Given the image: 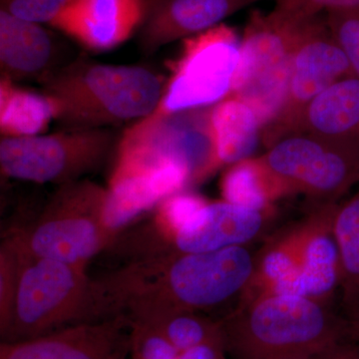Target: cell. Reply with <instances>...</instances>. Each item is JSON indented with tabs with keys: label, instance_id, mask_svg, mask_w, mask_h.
Returning a JSON list of instances; mask_svg holds the SVG:
<instances>
[{
	"label": "cell",
	"instance_id": "6da1fadb",
	"mask_svg": "<svg viewBox=\"0 0 359 359\" xmlns=\"http://www.w3.org/2000/svg\"><path fill=\"white\" fill-rule=\"evenodd\" d=\"M255 254L245 245L209 252H168L127 262L94 280L97 320L124 316L134 323L214 309L247 287Z\"/></svg>",
	"mask_w": 359,
	"mask_h": 359
},
{
	"label": "cell",
	"instance_id": "7a4b0ae2",
	"mask_svg": "<svg viewBox=\"0 0 359 359\" xmlns=\"http://www.w3.org/2000/svg\"><path fill=\"white\" fill-rule=\"evenodd\" d=\"M330 304L287 294L238 302L219 320L226 353L231 359H309L330 353L351 341L346 318Z\"/></svg>",
	"mask_w": 359,
	"mask_h": 359
},
{
	"label": "cell",
	"instance_id": "3957f363",
	"mask_svg": "<svg viewBox=\"0 0 359 359\" xmlns=\"http://www.w3.org/2000/svg\"><path fill=\"white\" fill-rule=\"evenodd\" d=\"M41 84L53 104L54 120L65 130L139 121L157 109L165 87L148 68L88 60L60 66Z\"/></svg>",
	"mask_w": 359,
	"mask_h": 359
},
{
	"label": "cell",
	"instance_id": "277c9868",
	"mask_svg": "<svg viewBox=\"0 0 359 359\" xmlns=\"http://www.w3.org/2000/svg\"><path fill=\"white\" fill-rule=\"evenodd\" d=\"M107 188L87 179L58 186L37 216L6 233L21 259H51L87 266L114 240L104 224Z\"/></svg>",
	"mask_w": 359,
	"mask_h": 359
},
{
	"label": "cell",
	"instance_id": "5b68a950",
	"mask_svg": "<svg viewBox=\"0 0 359 359\" xmlns=\"http://www.w3.org/2000/svg\"><path fill=\"white\" fill-rule=\"evenodd\" d=\"M212 106L152 113L135 122L116 145L110 177L178 165L190 175L192 186L204 182L222 167L212 126Z\"/></svg>",
	"mask_w": 359,
	"mask_h": 359
},
{
	"label": "cell",
	"instance_id": "8992f818",
	"mask_svg": "<svg viewBox=\"0 0 359 359\" xmlns=\"http://www.w3.org/2000/svg\"><path fill=\"white\" fill-rule=\"evenodd\" d=\"M20 261L15 306L1 342L33 339L97 321L94 278L87 273V266L51 259Z\"/></svg>",
	"mask_w": 359,
	"mask_h": 359
},
{
	"label": "cell",
	"instance_id": "52a82bcc",
	"mask_svg": "<svg viewBox=\"0 0 359 359\" xmlns=\"http://www.w3.org/2000/svg\"><path fill=\"white\" fill-rule=\"evenodd\" d=\"M304 21L290 20L273 11H255L245 25L229 95L249 104L263 128L282 109L292 51Z\"/></svg>",
	"mask_w": 359,
	"mask_h": 359
},
{
	"label": "cell",
	"instance_id": "ba28073f",
	"mask_svg": "<svg viewBox=\"0 0 359 359\" xmlns=\"http://www.w3.org/2000/svg\"><path fill=\"white\" fill-rule=\"evenodd\" d=\"M262 158L290 195L302 194L318 204L339 202L359 183V139L290 134Z\"/></svg>",
	"mask_w": 359,
	"mask_h": 359
},
{
	"label": "cell",
	"instance_id": "9c48e42d",
	"mask_svg": "<svg viewBox=\"0 0 359 359\" xmlns=\"http://www.w3.org/2000/svg\"><path fill=\"white\" fill-rule=\"evenodd\" d=\"M240 44L235 28L224 23L182 40L179 53L167 63L170 76L153 113L210 107L226 98L237 69Z\"/></svg>",
	"mask_w": 359,
	"mask_h": 359
},
{
	"label": "cell",
	"instance_id": "30bf717a",
	"mask_svg": "<svg viewBox=\"0 0 359 359\" xmlns=\"http://www.w3.org/2000/svg\"><path fill=\"white\" fill-rule=\"evenodd\" d=\"M114 147L106 128L1 138L0 169L6 178L61 186L96 171Z\"/></svg>",
	"mask_w": 359,
	"mask_h": 359
},
{
	"label": "cell",
	"instance_id": "8fae6325",
	"mask_svg": "<svg viewBox=\"0 0 359 359\" xmlns=\"http://www.w3.org/2000/svg\"><path fill=\"white\" fill-rule=\"evenodd\" d=\"M351 76V65L328 28L325 14L304 21L292 51L282 109L262 130L264 147L294 134L309 104L335 82Z\"/></svg>",
	"mask_w": 359,
	"mask_h": 359
},
{
	"label": "cell",
	"instance_id": "7c38bea8",
	"mask_svg": "<svg viewBox=\"0 0 359 359\" xmlns=\"http://www.w3.org/2000/svg\"><path fill=\"white\" fill-rule=\"evenodd\" d=\"M131 323L118 316L61 328L33 339L1 342L0 359H128Z\"/></svg>",
	"mask_w": 359,
	"mask_h": 359
},
{
	"label": "cell",
	"instance_id": "4fadbf2b",
	"mask_svg": "<svg viewBox=\"0 0 359 359\" xmlns=\"http://www.w3.org/2000/svg\"><path fill=\"white\" fill-rule=\"evenodd\" d=\"M149 0H66L48 25L93 52L110 51L140 30Z\"/></svg>",
	"mask_w": 359,
	"mask_h": 359
},
{
	"label": "cell",
	"instance_id": "5bb4252c",
	"mask_svg": "<svg viewBox=\"0 0 359 359\" xmlns=\"http://www.w3.org/2000/svg\"><path fill=\"white\" fill-rule=\"evenodd\" d=\"M271 216V212L247 209L224 200L209 202L155 255L209 252L247 245L266 230Z\"/></svg>",
	"mask_w": 359,
	"mask_h": 359
},
{
	"label": "cell",
	"instance_id": "9a60e30c",
	"mask_svg": "<svg viewBox=\"0 0 359 359\" xmlns=\"http://www.w3.org/2000/svg\"><path fill=\"white\" fill-rule=\"evenodd\" d=\"M262 0H149L139 46L152 54L165 45L207 32Z\"/></svg>",
	"mask_w": 359,
	"mask_h": 359
},
{
	"label": "cell",
	"instance_id": "2e32d148",
	"mask_svg": "<svg viewBox=\"0 0 359 359\" xmlns=\"http://www.w3.org/2000/svg\"><path fill=\"white\" fill-rule=\"evenodd\" d=\"M190 187V175L178 165L109 178L104 210L108 233L115 241L135 219L154 210L169 196Z\"/></svg>",
	"mask_w": 359,
	"mask_h": 359
},
{
	"label": "cell",
	"instance_id": "e0dca14e",
	"mask_svg": "<svg viewBox=\"0 0 359 359\" xmlns=\"http://www.w3.org/2000/svg\"><path fill=\"white\" fill-rule=\"evenodd\" d=\"M57 41L40 23L0 9L1 77L14 82L37 80L40 83L60 67Z\"/></svg>",
	"mask_w": 359,
	"mask_h": 359
},
{
	"label": "cell",
	"instance_id": "ac0fdd59",
	"mask_svg": "<svg viewBox=\"0 0 359 359\" xmlns=\"http://www.w3.org/2000/svg\"><path fill=\"white\" fill-rule=\"evenodd\" d=\"M337 203L318 204L306 216L308 228L301 252L299 283L304 297L330 304L339 290V252L332 233Z\"/></svg>",
	"mask_w": 359,
	"mask_h": 359
},
{
	"label": "cell",
	"instance_id": "d6986e66",
	"mask_svg": "<svg viewBox=\"0 0 359 359\" xmlns=\"http://www.w3.org/2000/svg\"><path fill=\"white\" fill-rule=\"evenodd\" d=\"M294 133L359 139V78H344L316 97L302 114Z\"/></svg>",
	"mask_w": 359,
	"mask_h": 359
},
{
	"label": "cell",
	"instance_id": "ffe728a7",
	"mask_svg": "<svg viewBox=\"0 0 359 359\" xmlns=\"http://www.w3.org/2000/svg\"><path fill=\"white\" fill-rule=\"evenodd\" d=\"M306 217L269 238L255 254V266L240 302L271 294L278 283L299 273L302 243L306 237Z\"/></svg>",
	"mask_w": 359,
	"mask_h": 359
},
{
	"label": "cell",
	"instance_id": "44dd1931",
	"mask_svg": "<svg viewBox=\"0 0 359 359\" xmlns=\"http://www.w3.org/2000/svg\"><path fill=\"white\" fill-rule=\"evenodd\" d=\"M211 118L221 166L250 158L262 140L263 125L249 104L228 95L212 106Z\"/></svg>",
	"mask_w": 359,
	"mask_h": 359
},
{
	"label": "cell",
	"instance_id": "7402d4cb",
	"mask_svg": "<svg viewBox=\"0 0 359 359\" xmlns=\"http://www.w3.org/2000/svg\"><path fill=\"white\" fill-rule=\"evenodd\" d=\"M226 202L256 211L271 212L275 203L290 195L263 158H248L230 165L219 182Z\"/></svg>",
	"mask_w": 359,
	"mask_h": 359
},
{
	"label": "cell",
	"instance_id": "603a6c76",
	"mask_svg": "<svg viewBox=\"0 0 359 359\" xmlns=\"http://www.w3.org/2000/svg\"><path fill=\"white\" fill-rule=\"evenodd\" d=\"M53 104L41 92L23 88L8 78L0 80L1 138H25L43 134L54 120Z\"/></svg>",
	"mask_w": 359,
	"mask_h": 359
},
{
	"label": "cell",
	"instance_id": "cb8c5ba5",
	"mask_svg": "<svg viewBox=\"0 0 359 359\" xmlns=\"http://www.w3.org/2000/svg\"><path fill=\"white\" fill-rule=\"evenodd\" d=\"M332 233L339 252V292L346 316L359 306V191L337 204Z\"/></svg>",
	"mask_w": 359,
	"mask_h": 359
},
{
	"label": "cell",
	"instance_id": "d4e9b609",
	"mask_svg": "<svg viewBox=\"0 0 359 359\" xmlns=\"http://www.w3.org/2000/svg\"><path fill=\"white\" fill-rule=\"evenodd\" d=\"M143 325L158 330L180 353L202 342L224 339L219 320L195 311L167 314Z\"/></svg>",
	"mask_w": 359,
	"mask_h": 359
},
{
	"label": "cell",
	"instance_id": "484cf974",
	"mask_svg": "<svg viewBox=\"0 0 359 359\" xmlns=\"http://www.w3.org/2000/svg\"><path fill=\"white\" fill-rule=\"evenodd\" d=\"M328 28L346 54L353 76L359 78V7L325 14Z\"/></svg>",
	"mask_w": 359,
	"mask_h": 359
},
{
	"label": "cell",
	"instance_id": "4316f807",
	"mask_svg": "<svg viewBox=\"0 0 359 359\" xmlns=\"http://www.w3.org/2000/svg\"><path fill=\"white\" fill-rule=\"evenodd\" d=\"M20 271V257L11 245L2 241L0 247V335L8 327L13 316Z\"/></svg>",
	"mask_w": 359,
	"mask_h": 359
},
{
	"label": "cell",
	"instance_id": "83f0119b",
	"mask_svg": "<svg viewBox=\"0 0 359 359\" xmlns=\"http://www.w3.org/2000/svg\"><path fill=\"white\" fill-rule=\"evenodd\" d=\"M131 323L128 359H180V351L155 328Z\"/></svg>",
	"mask_w": 359,
	"mask_h": 359
},
{
	"label": "cell",
	"instance_id": "f1b7e54d",
	"mask_svg": "<svg viewBox=\"0 0 359 359\" xmlns=\"http://www.w3.org/2000/svg\"><path fill=\"white\" fill-rule=\"evenodd\" d=\"M354 7H359V0H276L273 11L290 20H306Z\"/></svg>",
	"mask_w": 359,
	"mask_h": 359
},
{
	"label": "cell",
	"instance_id": "f546056e",
	"mask_svg": "<svg viewBox=\"0 0 359 359\" xmlns=\"http://www.w3.org/2000/svg\"><path fill=\"white\" fill-rule=\"evenodd\" d=\"M66 0H0L2 11L32 22L49 25Z\"/></svg>",
	"mask_w": 359,
	"mask_h": 359
},
{
	"label": "cell",
	"instance_id": "4dcf8cb0",
	"mask_svg": "<svg viewBox=\"0 0 359 359\" xmlns=\"http://www.w3.org/2000/svg\"><path fill=\"white\" fill-rule=\"evenodd\" d=\"M180 359H228L224 339L209 340L180 353Z\"/></svg>",
	"mask_w": 359,
	"mask_h": 359
},
{
	"label": "cell",
	"instance_id": "1f68e13d",
	"mask_svg": "<svg viewBox=\"0 0 359 359\" xmlns=\"http://www.w3.org/2000/svg\"><path fill=\"white\" fill-rule=\"evenodd\" d=\"M348 327L349 340L359 346V306L348 316H344Z\"/></svg>",
	"mask_w": 359,
	"mask_h": 359
},
{
	"label": "cell",
	"instance_id": "d6a6232c",
	"mask_svg": "<svg viewBox=\"0 0 359 359\" xmlns=\"http://www.w3.org/2000/svg\"><path fill=\"white\" fill-rule=\"evenodd\" d=\"M351 344V341L346 342V344L337 347V348L334 349V351H330V353L309 359H344V354L346 353L347 347H348Z\"/></svg>",
	"mask_w": 359,
	"mask_h": 359
},
{
	"label": "cell",
	"instance_id": "836d02e7",
	"mask_svg": "<svg viewBox=\"0 0 359 359\" xmlns=\"http://www.w3.org/2000/svg\"><path fill=\"white\" fill-rule=\"evenodd\" d=\"M344 359H359V346L351 342L347 347L346 353L344 354Z\"/></svg>",
	"mask_w": 359,
	"mask_h": 359
}]
</instances>
